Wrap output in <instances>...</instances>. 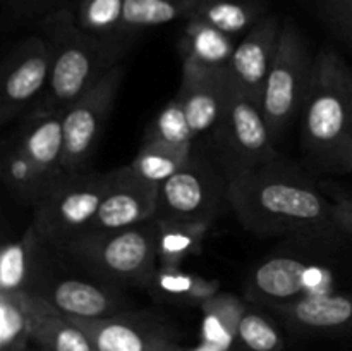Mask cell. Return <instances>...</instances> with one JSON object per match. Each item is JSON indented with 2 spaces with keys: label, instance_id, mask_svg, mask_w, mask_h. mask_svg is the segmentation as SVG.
Listing matches in <instances>:
<instances>
[{
  "label": "cell",
  "instance_id": "6da1fadb",
  "mask_svg": "<svg viewBox=\"0 0 352 351\" xmlns=\"http://www.w3.org/2000/svg\"><path fill=\"white\" fill-rule=\"evenodd\" d=\"M227 205L244 229L260 237H329L339 231L333 200L278 158L230 179Z\"/></svg>",
  "mask_w": 352,
  "mask_h": 351
},
{
  "label": "cell",
  "instance_id": "7a4b0ae2",
  "mask_svg": "<svg viewBox=\"0 0 352 351\" xmlns=\"http://www.w3.org/2000/svg\"><path fill=\"white\" fill-rule=\"evenodd\" d=\"M301 145L315 169L352 172V69L337 52L315 57L311 85L302 103Z\"/></svg>",
  "mask_w": 352,
  "mask_h": 351
},
{
  "label": "cell",
  "instance_id": "3957f363",
  "mask_svg": "<svg viewBox=\"0 0 352 351\" xmlns=\"http://www.w3.org/2000/svg\"><path fill=\"white\" fill-rule=\"evenodd\" d=\"M41 34L52 50L48 88L36 109L65 112L110 67L119 64L126 45L103 41L79 30L71 7H57L41 17Z\"/></svg>",
  "mask_w": 352,
  "mask_h": 351
},
{
  "label": "cell",
  "instance_id": "277c9868",
  "mask_svg": "<svg viewBox=\"0 0 352 351\" xmlns=\"http://www.w3.org/2000/svg\"><path fill=\"white\" fill-rule=\"evenodd\" d=\"M157 219L126 229L89 233L57 250L103 279L144 288L158 268Z\"/></svg>",
  "mask_w": 352,
  "mask_h": 351
},
{
  "label": "cell",
  "instance_id": "5b68a950",
  "mask_svg": "<svg viewBox=\"0 0 352 351\" xmlns=\"http://www.w3.org/2000/svg\"><path fill=\"white\" fill-rule=\"evenodd\" d=\"M210 141L220 171L229 181L278 158L261 103L236 88L232 81L226 112Z\"/></svg>",
  "mask_w": 352,
  "mask_h": 351
},
{
  "label": "cell",
  "instance_id": "8992f818",
  "mask_svg": "<svg viewBox=\"0 0 352 351\" xmlns=\"http://www.w3.org/2000/svg\"><path fill=\"white\" fill-rule=\"evenodd\" d=\"M112 181V172L64 176L34 206V231L47 246L60 250L88 231Z\"/></svg>",
  "mask_w": 352,
  "mask_h": 351
},
{
  "label": "cell",
  "instance_id": "52a82bcc",
  "mask_svg": "<svg viewBox=\"0 0 352 351\" xmlns=\"http://www.w3.org/2000/svg\"><path fill=\"white\" fill-rule=\"evenodd\" d=\"M313 65L315 61L309 55L299 28L292 21H284L277 55L268 72L260 102L275 143L284 136L292 120L302 110L311 85Z\"/></svg>",
  "mask_w": 352,
  "mask_h": 351
},
{
  "label": "cell",
  "instance_id": "ba28073f",
  "mask_svg": "<svg viewBox=\"0 0 352 351\" xmlns=\"http://www.w3.org/2000/svg\"><path fill=\"white\" fill-rule=\"evenodd\" d=\"M124 65L110 67L64 112V176L86 172L124 79Z\"/></svg>",
  "mask_w": 352,
  "mask_h": 351
},
{
  "label": "cell",
  "instance_id": "9c48e42d",
  "mask_svg": "<svg viewBox=\"0 0 352 351\" xmlns=\"http://www.w3.org/2000/svg\"><path fill=\"white\" fill-rule=\"evenodd\" d=\"M227 186L226 174L195 151L181 171L158 186L155 219L212 222L227 203Z\"/></svg>",
  "mask_w": 352,
  "mask_h": 351
},
{
  "label": "cell",
  "instance_id": "30bf717a",
  "mask_svg": "<svg viewBox=\"0 0 352 351\" xmlns=\"http://www.w3.org/2000/svg\"><path fill=\"white\" fill-rule=\"evenodd\" d=\"M52 50L45 36L31 34L12 48L0 78V123H12L38 107L48 88Z\"/></svg>",
  "mask_w": 352,
  "mask_h": 351
},
{
  "label": "cell",
  "instance_id": "8fae6325",
  "mask_svg": "<svg viewBox=\"0 0 352 351\" xmlns=\"http://www.w3.org/2000/svg\"><path fill=\"white\" fill-rule=\"evenodd\" d=\"M333 272L323 265L298 257H272L251 272L246 295L253 301L275 306L333 292Z\"/></svg>",
  "mask_w": 352,
  "mask_h": 351
},
{
  "label": "cell",
  "instance_id": "7c38bea8",
  "mask_svg": "<svg viewBox=\"0 0 352 351\" xmlns=\"http://www.w3.org/2000/svg\"><path fill=\"white\" fill-rule=\"evenodd\" d=\"M157 205L158 186L138 178L129 165L119 167L112 171L109 189L85 234L140 226L157 217Z\"/></svg>",
  "mask_w": 352,
  "mask_h": 351
},
{
  "label": "cell",
  "instance_id": "4fadbf2b",
  "mask_svg": "<svg viewBox=\"0 0 352 351\" xmlns=\"http://www.w3.org/2000/svg\"><path fill=\"white\" fill-rule=\"evenodd\" d=\"M280 31V19L267 14L237 41L227 67L232 85L256 102H261V93L278 50Z\"/></svg>",
  "mask_w": 352,
  "mask_h": 351
},
{
  "label": "cell",
  "instance_id": "5bb4252c",
  "mask_svg": "<svg viewBox=\"0 0 352 351\" xmlns=\"http://www.w3.org/2000/svg\"><path fill=\"white\" fill-rule=\"evenodd\" d=\"M85 329L95 351H160L172 341L164 322L150 315L124 312L105 319H72Z\"/></svg>",
  "mask_w": 352,
  "mask_h": 351
},
{
  "label": "cell",
  "instance_id": "9a60e30c",
  "mask_svg": "<svg viewBox=\"0 0 352 351\" xmlns=\"http://www.w3.org/2000/svg\"><path fill=\"white\" fill-rule=\"evenodd\" d=\"M229 93L230 76L227 69L182 71L177 96L184 105L196 140L212 136L226 112Z\"/></svg>",
  "mask_w": 352,
  "mask_h": 351
},
{
  "label": "cell",
  "instance_id": "2e32d148",
  "mask_svg": "<svg viewBox=\"0 0 352 351\" xmlns=\"http://www.w3.org/2000/svg\"><path fill=\"white\" fill-rule=\"evenodd\" d=\"M292 330L301 334H352V292H325L270 306Z\"/></svg>",
  "mask_w": 352,
  "mask_h": 351
},
{
  "label": "cell",
  "instance_id": "e0dca14e",
  "mask_svg": "<svg viewBox=\"0 0 352 351\" xmlns=\"http://www.w3.org/2000/svg\"><path fill=\"white\" fill-rule=\"evenodd\" d=\"M38 295L71 319H105L124 313L127 308L126 298L117 289L81 279L50 281Z\"/></svg>",
  "mask_w": 352,
  "mask_h": 351
},
{
  "label": "cell",
  "instance_id": "ac0fdd59",
  "mask_svg": "<svg viewBox=\"0 0 352 351\" xmlns=\"http://www.w3.org/2000/svg\"><path fill=\"white\" fill-rule=\"evenodd\" d=\"M24 153L34 165L54 178H62V151H64V112L31 110L23 117L14 134Z\"/></svg>",
  "mask_w": 352,
  "mask_h": 351
},
{
  "label": "cell",
  "instance_id": "d6986e66",
  "mask_svg": "<svg viewBox=\"0 0 352 351\" xmlns=\"http://www.w3.org/2000/svg\"><path fill=\"white\" fill-rule=\"evenodd\" d=\"M31 310V343L40 351H95L78 322L55 308L38 292H28Z\"/></svg>",
  "mask_w": 352,
  "mask_h": 351
},
{
  "label": "cell",
  "instance_id": "ffe728a7",
  "mask_svg": "<svg viewBox=\"0 0 352 351\" xmlns=\"http://www.w3.org/2000/svg\"><path fill=\"white\" fill-rule=\"evenodd\" d=\"M237 40L203 21L189 17L182 31L179 50L182 71H217L227 69Z\"/></svg>",
  "mask_w": 352,
  "mask_h": 351
},
{
  "label": "cell",
  "instance_id": "44dd1931",
  "mask_svg": "<svg viewBox=\"0 0 352 351\" xmlns=\"http://www.w3.org/2000/svg\"><path fill=\"white\" fill-rule=\"evenodd\" d=\"M0 178L3 186L17 202L33 206H36L60 179L47 174L38 165H34L14 136L3 145L2 158H0Z\"/></svg>",
  "mask_w": 352,
  "mask_h": 351
},
{
  "label": "cell",
  "instance_id": "7402d4cb",
  "mask_svg": "<svg viewBox=\"0 0 352 351\" xmlns=\"http://www.w3.org/2000/svg\"><path fill=\"white\" fill-rule=\"evenodd\" d=\"M45 246L33 226L21 237L3 244L0 251V292L33 291L34 270Z\"/></svg>",
  "mask_w": 352,
  "mask_h": 351
},
{
  "label": "cell",
  "instance_id": "603a6c76",
  "mask_svg": "<svg viewBox=\"0 0 352 351\" xmlns=\"http://www.w3.org/2000/svg\"><path fill=\"white\" fill-rule=\"evenodd\" d=\"M268 0H201L191 17L232 38H243L267 16Z\"/></svg>",
  "mask_w": 352,
  "mask_h": 351
},
{
  "label": "cell",
  "instance_id": "cb8c5ba5",
  "mask_svg": "<svg viewBox=\"0 0 352 351\" xmlns=\"http://www.w3.org/2000/svg\"><path fill=\"white\" fill-rule=\"evenodd\" d=\"M201 0H126L124 3V36L133 41L150 28L175 21H188Z\"/></svg>",
  "mask_w": 352,
  "mask_h": 351
},
{
  "label": "cell",
  "instance_id": "d4e9b609",
  "mask_svg": "<svg viewBox=\"0 0 352 351\" xmlns=\"http://www.w3.org/2000/svg\"><path fill=\"white\" fill-rule=\"evenodd\" d=\"M158 224V265L181 267L184 260L195 257L201 250L205 236L212 222H184V220L157 219Z\"/></svg>",
  "mask_w": 352,
  "mask_h": 351
},
{
  "label": "cell",
  "instance_id": "484cf974",
  "mask_svg": "<svg viewBox=\"0 0 352 351\" xmlns=\"http://www.w3.org/2000/svg\"><path fill=\"white\" fill-rule=\"evenodd\" d=\"M148 288L162 301L201 306L210 298L219 295L220 282L189 274V272L181 270V267L158 265L153 281Z\"/></svg>",
  "mask_w": 352,
  "mask_h": 351
},
{
  "label": "cell",
  "instance_id": "4316f807",
  "mask_svg": "<svg viewBox=\"0 0 352 351\" xmlns=\"http://www.w3.org/2000/svg\"><path fill=\"white\" fill-rule=\"evenodd\" d=\"M203 343L232 350L236 346L237 329L248 306L237 296L219 292L203 303Z\"/></svg>",
  "mask_w": 352,
  "mask_h": 351
},
{
  "label": "cell",
  "instance_id": "83f0119b",
  "mask_svg": "<svg viewBox=\"0 0 352 351\" xmlns=\"http://www.w3.org/2000/svg\"><path fill=\"white\" fill-rule=\"evenodd\" d=\"M124 3L126 0H74L72 16L79 30L103 41L129 47L124 36Z\"/></svg>",
  "mask_w": 352,
  "mask_h": 351
},
{
  "label": "cell",
  "instance_id": "f1b7e54d",
  "mask_svg": "<svg viewBox=\"0 0 352 351\" xmlns=\"http://www.w3.org/2000/svg\"><path fill=\"white\" fill-rule=\"evenodd\" d=\"M195 148H177L170 145L157 143V141H146L138 151L136 157L129 164L131 171L138 178L144 179L155 186H160L168 178L181 171L191 157L195 155Z\"/></svg>",
  "mask_w": 352,
  "mask_h": 351
},
{
  "label": "cell",
  "instance_id": "f546056e",
  "mask_svg": "<svg viewBox=\"0 0 352 351\" xmlns=\"http://www.w3.org/2000/svg\"><path fill=\"white\" fill-rule=\"evenodd\" d=\"M28 292H0V351H26L31 343Z\"/></svg>",
  "mask_w": 352,
  "mask_h": 351
},
{
  "label": "cell",
  "instance_id": "4dcf8cb0",
  "mask_svg": "<svg viewBox=\"0 0 352 351\" xmlns=\"http://www.w3.org/2000/svg\"><path fill=\"white\" fill-rule=\"evenodd\" d=\"M146 141H157L177 148L196 147L198 140L189 126L184 105L177 95L160 110V114L150 124L146 131Z\"/></svg>",
  "mask_w": 352,
  "mask_h": 351
},
{
  "label": "cell",
  "instance_id": "1f68e13d",
  "mask_svg": "<svg viewBox=\"0 0 352 351\" xmlns=\"http://www.w3.org/2000/svg\"><path fill=\"white\" fill-rule=\"evenodd\" d=\"M236 346L239 351H284V339L267 317L246 310L237 329Z\"/></svg>",
  "mask_w": 352,
  "mask_h": 351
},
{
  "label": "cell",
  "instance_id": "d6a6232c",
  "mask_svg": "<svg viewBox=\"0 0 352 351\" xmlns=\"http://www.w3.org/2000/svg\"><path fill=\"white\" fill-rule=\"evenodd\" d=\"M318 3L333 31L352 47V0H318Z\"/></svg>",
  "mask_w": 352,
  "mask_h": 351
},
{
  "label": "cell",
  "instance_id": "836d02e7",
  "mask_svg": "<svg viewBox=\"0 0 352 351\" xmlns=\"http://www.w3.org/2000/svg\"><path fill=\"white\" fill-rule=\"evenodd\" d=\"M332 217L337 229L352 237V196H337L333 200Z\"/></svg>",
  "mask_w": 352,
  "mask_h": 351
},
{
  "label": "cell",
  "instance_id": "e575fe53",
  "mask_svg": "<svg viewBox=\"0 0 352 351\" xmlns=\"http://www.w3.org/2000/svg\"><path fill=\"white\" fill-rule=\"evenodd\" d=\"M12 6L24 14L41 12L45 16L57 7H64V0H12Z\"/></svg>",
  "mask_w": 352,
  "mask_h": 351
},
{
  "label": "cell",
  "instance_id": "d590c367",
  "mask_svg": "<svg viewBox=\"0 0 352 351\" xmlns=\"http://www.w3.org/2000/svg\"><path fill=\"white\" fill-rule=\"evenodd\" d=\"M191 351H232V350H223V348L213 346V344L201 343L198 348H195V350H191Z\"/></svg>",
  "mask_w": 352,
  "mask_h": 351
},
{
  "label": "cell",
  "instance_id": "8d00e7d4",
  "mask_svg": "<svg viewBox=\"0 0 352 351\" xmlns=\"http://www.w3.org/2000/svg\"><path fill=\"white\" fill-rule=\"evenodd\" d=\"M160 351H186V350H182V348L177 346V344H175V343H168L167 346L162 348Z\"/></svg>",
  "mask_w": 352,
  "mask_h": 351
},
{
  "label": "cell",
  "instance_id": "74e56055",
  "mask_svg": "<svg viewBox=\"0 0 352 351\" xmlns=\"http://www.w3.org/2000/svg\"><path fill=\"white\" fill-rule=\"evenodd\" d=\"M26 351H40V350H26Z\"/></svg>",
  "mask_w": 352,
  "mask_h": 351
},
{
  "label": "cell",
  "instance_id": "f35d334b",
  "mask_svg": "<svg viewBox=\"0 0 352 351\" xmlns=\"http://www.w3.org/2000/svg\"><path fill=\"white\" fill-rule=\"evenodd\" d=\"M65 2H67V0H64V6H67V3H65Z\"/></svg>",
  "mask_w": 352,
  "mask_h": 351
}]
</instances>
